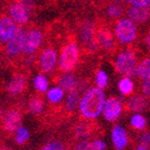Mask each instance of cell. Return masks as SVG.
Here are the masks:
<instances>
[{"label":"cell","mask_w":150,"mask_h":150,"mask_svg":"<svg viewBox=\"0 0 150 150\" xmlns=\"http://www.w3.org/2000/svg\"><path fill=\"white\" fill-rule=\"evenodd\" d=\"M115 35L117 41L121 44H132L138 38V27L136 22L129 18L119 19L115 24Z\"/></svg>","instance_id":"3"},{"label":"cell","mask_w":150,"mask_h":150,"mask_svg":"<svg viewBox=\"0 0 150 150\" xmlns=\"http://www.w3.org/2000/svg\"><path fill=\"white\" fill-rule=\"evenodd\" d=\"M124 9H123V5L118 4V3L110 2L106 7V15L108 18L112 19V20H119L123 16Z\"/></svg>","instance_id":"21"},{"label":"cell","mask_w":150,"mask_h":150,"mask_svg":"<svg viewBox=\"0 0 150 150\" xmlns=\"http://www.w3.org/2000/svg\"><path fill=\"white\" fill-rule=\"evenodd\" d=\"M126 2L130 5H134V6H150V0H126Z\"/></svg>","instance_id":"32"},{"label":"cell","mask_w":150,"mask_h":150,"mask_svg":"<svg viewBox=\"0 0 150 150\" xmlns=\"http://www.w3.org/2000/svg\"><path fill=\"white\" fill-rule=\"evenodd\" d=\"M92 125L87 123V122H82L79 123L77 126L75 127V136L77 139H87L91 137L92 134Z\"/></svg>","instance_id":"24"},{"label":"cell","mask_w":150,"mask_h":150,"mask_svg":"<svg viewBox=\"0 0 150 150\" xmlns=\"http://www.w3.org/2000/svg\"><path fill=\"white\" fill-rule=\"evenodd\" d=\"M79 61V47L77 43L69 42L63 47L59 59V69L61 72L73 71Z\"/></svg>","instance_id":"4"},{"label":"cell","mask_w":150,"mask_h":150,"mask_svg":"<svg viewBox=\"0 0 150 150\" xmlns=\"http://www.w3.org/2000/svg\"><path fill=\"white\" fill-rule=\"evenodd\" d=\"M136 72L140 79H150V56H147L138 63Z\"/></svg>","instance_id":"19"},{"label":"cell","mask_w":150,"mask_h":150,"mask_svg":"<svg viewBox=\"0 0 150 150\" xmlns=\"http://www.w3.org/2000/svg\"><path fill=\"white\" fill-rule=\"evenodd\" d=\"M18 2H20L21 4H23L24 6L29 11L30 14H33V12L35 11V0H18Z\"/></svg>","instance_id":"33"},{"label":"cell","mask_w":150,"mask_h":150,"mask_svg":"<svg viewBox=\"0 0 150 150\" xmlns=\"http://www.w3.org/2000/svg\"><path fill=\"white\" fill-rule=\"evenodd\" d=\"M0 150H8V149H6V148H0Z\"/></svg>","instance_id":"40"},{"label":"cell","mask_w":150,"mask_h":150,"mask_svg":"<svg viewBox=\"0 0 150 150\" xmlns=\"http://www.w3.org/2000/svg\"><path fill=\"white\" fill-rule=\"evenodd\" d=\"M97 27L92 21H83L79 27V38L80 42L84 48L90 52H95L98 50V44L96 40Z\"/></svg>","instance_id":"5"},{"label":"cell","mask_w":150,"mask_h":150,"mask_svg":"<svg viewBox=\"0 0 150 150\" xmlns=\"http://www.w3.org/2000/svg\"><path fill=\"white\" fill-rule=\"evenodd\" d=\"M105 94L100 88H91L83 94L79 102L80 115L87 120H94L103 112Z\"/></svg>","instance_id":"1"},{"label":"cell","mask_w":150,"mask_h":150,"mask_svg":"<svg viewBox=\"0 0 150 150\" xmlns=\"http://www.w3.org/2000/svg\"><path fill=\"white\" fill-rule=\"evenodd\" d=\"M29 138V134H28V130L23 126H20L17 129V138H16V143L21 145L25 142L27 139Z\"/></svg>","instance_id":"29"},{"label":"cell","mask_w":150,"mask_h":150,"mask_svg":"<svg viewBox=\"0 0 150 150\" xmlns=\"http://www.w3.org/2000/svg\"><path fill=\"white\" fill-rule=\"evenodd\" d=\"M27 88V79L23 74H16L7 83V93L11 96H17Z\"/></svg>","instance_id":"14"},{"label":"cell","mask_w":150,"mask_h":150,"mask_svg":"<svg viewBox=\"0 0 150 150\" xmlns=\"http://www.w3.org/2000/svg\"><path fill=\"white\" fill-rule=\"evenodd\" d=\"M18 24L9 15L0 18V45H5L16 33Z\"/></svg>","instance_id":"10"},{"label":"cell","mask_w":150,"mask_h":150,"mask_svg":"<svg viewBox=\"0 0 150 150\" xmlns=\"http://www.w3.org/2000/svg\"><path fill=\"white\" fill-rule=\"evenodd\" d=\"M112 139L114 146L117 150H122L128 143V137L125 129L120 125L114 126L112 131Z\"/></svg>","instance_id":"17"},{"label":"cell","mask_w":150,"mask_h":150,"mask_svg":"<svg viewBox=\"0 0 150 150\" xmlns=\"http://www.w3.org/2000/svg\"><path fill=\"white\" fill-rule=\"evenodd\" d=\"M96 40L98 48L103 51L112 52L116 49V35L112 33L108 26H99L96 30Z\"/></svg>","instance_id":"8"},{"label":"cell","mask_w":150,"mask_h":150,"mask_svg":"<svg viewBox=\"0 0 150 150\" xmlns=\"http://www.w3.org/2000/svg\"><path fill=\"white\" fill-rule=\"evenodd\" d=\"M21 120L22 115L18 110H9V112H7V114L4 117V120H3V127L7 132L12 134L14 131H17V129L20 127Z\"/></svg>","instance_id":"15"},{"label":"cell","mask_w":150,"mask_h":150,"mask_svg":"<svg viewBox=\"0 0 150 150\" xmlns=\"http://www.w3.org/2000/svg\"><path fill=\"white\" fill-rule=\"evenodd\" d=\"M26 33H27V29L25 26L18 25L16 33L11 38V40L5 44L4 50L7 55L11 57H15V56H18L21 52H23Z\"/></svg>","instance_id":"6"},{"label":"cell","mask_w":150,"mask_h":150,"mask_svg":"<svg viewBox=\"0 0 150 150\" xmlns=\"http://www.w3.org/2000/svg\"><path fill=\"white\" fill-rule=\"evenodd\" d=\"M118 88H119V91L121 92L123 95L125 96H128L130 95L134 89V81L130 79V77H123L118 83Z\"/></svg>","instance_id":"25"},{"label":"cell","mask_w":150,"mask_h":150,"mask_svg":"<svg viewBox=\"0 0 150 150\" xmlns=\"http://www.w3.org/2000/svg\"><path fill=\"white\" fill-rule=\"evenodd\" d=\"M146 45H147L148 50L150 51V31L147 33V35H146Z\"/></svg>","instance_id":"37"},{"label":"cell","mask_w":150,"mask_h":150,"mask_svg":"<svg viewBox=\"0 0 150 150\" xmlns=\"http://www.w3.org/2000/svg\"><path fill=\"white\" fill-rule=\"evenodd\" d=\"M148 106V101L142 95H134L132 98L129 99L127 103V108L132 112H142Z\"/></svg>","instance_id":"18"},{"label":"cell","mask_w":150,"mask_h":150,"mask_svg":"<svg viewBox=\"0 0 150 150\" xmlns=\"http://www.w3.org/2000/svg\"><path fill=\"white\" fill-rule=\"evenodd\" d=\"M142 92L146 97L150 96V79L144 80L143 86H142Z\"/></svg>","instance_id":"34"},{"label":"cell","mask_w":150,"mask_h":150,"mask_svg":"<svg viewBox=\"0 0 150 150\" xmlns=\"http://www.w3.org/2000/svg\"><path fill=\"white\" fill-rule=\"evenodd\" d=\"M28 108L33 115H40L41 112L44 110V101L41 97L33 96L29 99Z\"/></svg>","instance_id":"22"},{"label":"cell","mask_w":150,"mask_h":150,"mask_svg":"<svg viewBox=\"0 0 150 150\" xmlns=\"http://www.w3.org/2000/svg\"><path fill=\"white\" fill-rule=\"evenodd\" d=\"M75 150H95L93 143H91L90 141H81L80 143H78V145L76 146Z\"/></svg>","instance_id":"31"},{"label":"cell","mask_w":150,"mask_h":150,"mask_svg":"<svg viewBox=\"0 0 150 150\" xmlns=\"http://www.w3.org/2000/svg\"><path fill=\"white\" fill-rule=\"evenodd\" d=\"M7 12H8V15L14 19V21L18 25L25 26L29 22L31 14L23 4H21L18 1L11 3Z\"/></svg>","instance_id":"11"},{"label":"cell","mask_w":150,"mask_h":150,"mask_svg":"<svg viewBox=\"0 0 150 150\" xmlns=\"http://www.w3.org/2000/svg\"><path fill=\"white\" fill-rule=\"evenodd\" d=\"M64 94H65V91L61 87H53L49 91H47V100L53 104L59 103L63 99Z\"/></svg>","instance_id":"23"},{"label":"cell","mask_w":150,"mask_h":150,"mask_svg":"<svg viewBox=\"0 0 150 150\" xmlns=\"http://www.w3.org/2000/svg\"><path fill=\"white\" fill-rule=\"evenodd\" d=\"M141 144L146 147L150 145V132H146V134H142L141 137Z\"/></svg>","instance_id":"36"},{"label":"cell","mask_w":150,"mask_h":150,"mask_svg":"<svg viewBox=\"0 0 150 150\" xmlns=\"http://www.w3.org/2000/svg\"><path fill=\"white\" fill-rule=\"evenodd\" d=\"M108 75L103 70H99L96 74V83L97 87L100 88V89H104V88L108 86Z\"/></svg>","instance_id":"28"},{"label":"cell","mask_w":150,"mask_h":150,"mask_svg":"<svg viewBox=\"0 0 150 150\" xmlns=\"http://www.w3.org/2000/svg\"><path fill=\"white\" fill-rule=\"evenodd\" d=\"M93 145H94L95 150H105V148H106L105 143L101 140H95L93 142Z\"/></svg>","instance_id":"35"},{"label":"cell","mask_w":150,"mask_h":150,"mask_svg":"<svg viewBox=\"0 0 150 150\" xmlns=\"http://www.w3.org/2000/svg\"><path fill=\"white\" fill-rule=\"evenodd\" d=\"M44 42V33L40 28L27 29L25 42L23 47V54H35Z\"/></svg>","instance_id":"7"},{"label":"cell","mask_w":150,"mask_h":150,"mask_svg":"<svg viewBox=\"0 0 150 150\" xmlns=\"http://www.w3.org/2000/svg\"><path fill=\"white\" fill-rule=\"evenodd\" d=\"M64 150H70V149H64Z\"/></svg>","instance_id":"41"},{"label":"cell","mask_w":150,"mask_h":150,"mask_svg":"<svg viewBox=\"0 0 150 150\" xmlns=\"http://www.w3.org/2000/svg\"><path fill=\"white\" fill-rule=\"evenodd\" d=\"M127 17L136 23H145L150 18V7H142V6H130L127 8Z\"/></svg>","instance_id":"13"},{"label":"cell","mask_w":150,"mask_h":150,"mask_svg":"<svg viewBox=\"0 0 150 150\" xmlns=\"http://www.w3.org/2000/svg\"><path fill=\"white\" fill-rule=\"evenodd\" d=\"M41 150H64V145L59 141H52L45 145Z\"/></svg>","instance_id":"30"},{"label":"cell","mask_w":150,"mask_h":150,"mask_svg":"<svg viewBox=\"0 0 150 150\" xmlns=\"http://www.w3.org/2000/svg\"><path fill=\"white\" fill-rule=\"evenodd\" d=\"M137 150H147V147H146V146H144V145H140Z\"/></svg>","instance_id":"39"},{"label":"cell","mask_w":150,"mask_h":150,"mask_svg":"<svg viewBox=\"0 0 150 150\" xmlns=\"http://www.w3.org/2000/svg\"><path fill=\"white\" fill-rule=\"evenodd\" d=\"M57 64V53L52 47H46L39 55V68L43 73H49Z\"/></svg>","instance_id":"9"},{"label":"cell","mask_w":150,"mask_h":150,"mask_svg":"<svg viewBox=\"0 0 150 150\" xmlns=\"http://www.w3.org/2000/svg\"><path fill=\"white\" fill-rule=\"evenodd\" d=\"M57 83L67 93L75 91L78 88V82L77 79H76V76L71 72H65L64 74H62L57 78Z\"/></svg>","instance_id":"16"},{"label":"cell","mask_w":150,"mask_h":150,"mask_svg":"<svg viewBox=\"0 0 150 150\" xmlns=\"http://www.w3.org/2000/svg\"><path fill=\"white\" fill-rule=\"evenodd\" d=\"M122 103L119 99L115 97H110L105 101L104 108H103V116L104 119L110 122L116 121L119 118L122 112Z\"/></svg>","instance_id":"12"},{"label":"cell","mask_w":150,"mask_h":150,"mask_svg":"<svg viewBox=\"0 0 150 150\" xmlns=\"http://www.w3.org/2000/svg\"><path fill=\"white\" fill-rule=\"evenodd\" d=\"M48 86L49 82L44 74H38L33 78V87L39 93H45L48 91Z\"/></svg>","instance_id":"26"},{"label":"cell","mask_w":150,"mask_h":150,"mask_svg":"<svg viewBox=\"0 0 150 150\" xmlns=\"http://www.w3.org/2000/svg\"><path fill=\"white\" fill-rule=\"evenodd\" d=\"M110 1L114 3H118V4H121V5H123L124 3H127L126 0H110Z\"/></svg>","instance_id":"38"},{"label":"cell","mask_w":150,"mask_h":150,"mask_svg":"<svg viewBox=\"0 0 150 150\" xmlns=\"http://www.w3.org/2000/svg\"><path fill=\"white\" fill-rule=\"evenodd\" d=\"M79 94L80 92L78 90H75V91L68 93V96H67V99H66V104H65V108L67 112H73L76 110L77 106H79V102H80Z\"/></svg>","instance_id":"20"},{"label":"cell","mask_w":150,"mask_h":150,"mask_svg":"<svg viewBox=\"0 0 150 150\" xmlns=\"http://www.w3.org/2000/svg\"><path fill=\"white\" fill-rule=\"evenodd\" d=\"M138 59L132 49L122 50L118 53L115 61V70L123 77H134L137 75Z\"/></svg>","instance_id":"2"},{"label":"cell","mask_w":150,"mask_h":150,"mask_svg":"<svg viewBox=\"0 0 150 150\" xmlns=\"http://www.w3.org/2000/svg\"><path fill=\"white\" fill-rule=\"evenodd\" d=\"M130 124L134 129H140V130H141V129L145 128L146 120L142 115H140V114H137V115H134L132 117H131Z\"/></svg>","instance_id":"27"}]
</instances>
